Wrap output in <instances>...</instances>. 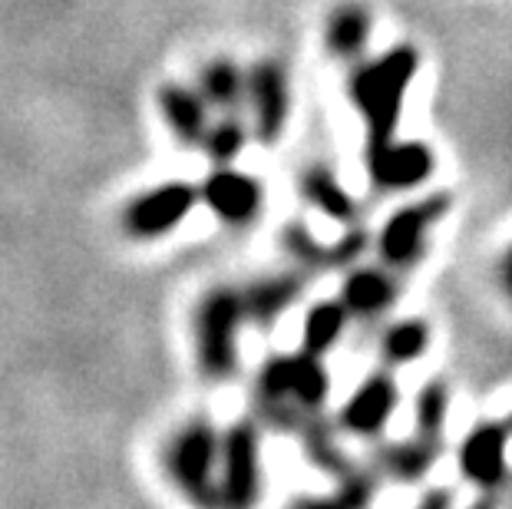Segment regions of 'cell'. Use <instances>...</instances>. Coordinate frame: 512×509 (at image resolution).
I'll return each mask as SVG.
<instances>
[{
	"label": "cell",
	"instance_id": "1",
	"mask_svg": "<svg viewBox=\"0 0 512 509\" xmlns=\"http://www.w3.org/2000/svg\"><path fill=\"white\" fill-rule=\"evenodd\" d=\"M420 73V50L410 43L384 50L380 57L361 60L347 80V96L367 129V143H390L407 103L410 83Z\"/></svg>",
	"mask_w": 512,
	"mask_h": 509
},
{
	"label": "cell",
	"instance_id": "2",
	"mask_svg": "<svg viewBox=\"0 0 512 509\" xmlns=\"http://www.w3.org/2000/svg\"><path fill=\"white\" fill-rule=\"evenodd\" d=\"M331 397V374L324 357L298 351L275 354L261 364L255 400L258 410L275 427H301V414H321V407Z\"/></svg>",
	"mask_w": 512,
	"mask_h": 509
},
{
	"label": "cell",
	"instance_id": "3",
	"mask_svg": "<svg viewBox=\"0 0 512 509\" xmlns=\"http://www.w3.org/2000/svg\"><path fill=\"white\" fill-rule=\"evenodd\" d=\"M248 324L242 288L219 285L209 288L195 305L192 338H195V361L209 381H228L238 371V341Z\"/></svg>",
	"mask_w": 512,
	"mask_h": 509
},
{
	"label": "cell",
	"instance_id": "4",
	"mask_svg": "<svg viewBox=\"0 0 512 509\" xmlns=\"http://www.w3.org/2000/svg\"><path fill=\"white\" fill-rule=\"evenodd\" d=\"M222 437L209 420H192L166 447V473L172 486L199 509H222L219 500Z\"/></svg>",
	"mask_w": 512,
	"mask_h": 509
},
{
	"label": "cell",
	"instance_id": "5",
	"mask_svg": "<svg viewBox=\"0 0 512 509\" xmlns=\"http://www.w3.org/2000/svg\"><path fill=\"white\" fill-rule=\"evenodd\" d=\"M450 192H433L427 199H417L410 205L397 209L384 222V229L377 232L374 245L377 255L390 272H407L427 255L430 232L437 229V222H443V215L450 212Z\"/></svg>",
	"mask_w": 512,
	"mask_h": 509
},
{
	"label": "cell",
	"instance_id": "6",
	"mask_svg": "<svg viewBox=\"0 0 512 509\" xmlns=\"http://www.w3.org/2000/svg\"><path fill=\"white\" fill-rule=\"evenodd\" d=\"M261 496V430L255 420H235L222 433L219 500L222 509H255Z\"/></svg>",
	"mask_w": 512,
	"mask_h": 509
},
{
	"label": "cell",
	"instance_id": "7",
	"mask_svg": "<svg viewBox=\"0 0 512 509\" xmlns=\"http://www.w3.org/2000/svg\"><path fill=\"white\" fill-rule=\"evenodd\" d=\"M195 202H202V199H199V189L189 186V182H162L156 189L139 192V196L126 205L123 229L133 238H139V242H152V238L176 232L192 215Z\"/></svg>",
	"mask_w": 512,
	"mask_h": 509
},
{
	"label": "cell",
	"instance_id": "8",
	"mask_svg": "<svg viewBox=\"0 0 512 509\" xmlns=\"http://www.w3.org/2000/svg\"><path fill=\"white\" fill-rule=\"evenodd\" d=\"M370 186L377 192H413L433 176L437 153L420 139H390V143H367L364 149Z\"/></svg>",
	"mask_w": 512,
	"mask_h": 509
},
{
	"label": "cell",
	"instance_id": "9",
	"mask_svg": "<svg viewBox=\"0 0 512 509\" xmlns=\"http://www.w3.org/2000/svg\"><path fill=\"white\" fill-rule=\"evenodd\" d=\"M248 113L252 136L261 146H278L291 119V83L288 70L278 60H258L248 70Z\"/></svg>",
	"mask_w": 512,
	"mask_h": 509
},
{
	"label": "cell",
	"instance_id": "10",
	"mask_svg": "<svg viewBox=\"0 0 512 509\" xmlns=\"http://www.w3.org/2000/svg\"><path fill=\"white\" fill-rule=\"evenodd\" d=\"M509 420H483L460 440L456 450V467L463 480H470L479 490H499L509 476Z\"/></svg>",
	"mask_w": 512,
	"mask_h": 509
},
{
	"label": "cell",
	"instance_id": "11",
	"mask_svg": "<svg viewBox=\"0 0 512 509\" xmlns=\"http://www.w3.org/2000/svg\"><path fill=\"white\" fill-rule=\"evenodd\" d=\"M397 404H400V391H397L394 374L377 371L347 394L341 410H337L334 424L344 433H351V437L374 440L387 430L390 417L397 414Z\"/></svg>",
	"mask_w": 512,
	"mask_h": 509
},
{
	"label": "cell",
	"instance_id": "12",
	"mask_svg": "<svg viewBox=\"0 0 512 509\" xmlns=\"http://www.w3.org/2000/svg\"><path fill=\"white\" fill-rule=\"evenodd\" d=\"M199 199L219 222L242 229V225H252L265 209V186L248 172L215 166L212 176H205L199 186Z\"/></svg>",
	"mask_w": 512,
	"mask_h": 509
},
{
	"label": "cell",
	"instance_id": "13",
	"mask_svg": "<svg viewBox=\"0 0 512 509\" xmlns=\"http://www.w3.org/2000/svg\"><path fill=\"white\" fill-rule=\"evenodd\" d=\"M281 245L298 262L304 272H341V268H354L361 255L370 248V232L351 225L337 242H318L304 225L291 222L281 229Z\"/></svg>",
	"mask_w": 512,
	"mask_h": 509
},
{
	"label": "cell",
	"instance_id": "14",
	"mask_svg": "<svg viewBox=\"0 0 512 509\" xmlns=\"http://www.w3.org/2000/svg\"><path fill=\"white\" fill-rule=\"evenodd\" d=\"M304 285H308V272L304 268L301 272H271L255 278L252 285L242 288L248 321L258 324L261 331H271L281 314L294 308V301H301Z\"/></svg>",
	"mask_w": 512,
	"mask_h": 509
},
{
	"label": "cell",
	"instance_id": "15",
	"mask_svg": "<svg viewBox=\"0 0 512 509\" xmlns=\"http://www.w3.org/2000/svg\"><path fill=\"white\" fill-rule=\"evenodd\" d=\"M344 308L351 311V318L374 321L380 314H387L397 301V275L390 268H374V265H354L347 268V278L341 285Z\"/></svg>",
	"mask_w": 512,
	"mask_h": 509
},
{
	"label": "cell",
	"instance_id": "16",
	"mask_svg": "<svg viewBox=\"0 0 512 509\" xmlns=\"http://www.w3.org/2000/svg\"><path fill=\"white\" fill-rule=\"evenodd\" d=\"M159 113L166 119L169 133L179 146H202L209 133V103L199 93V86L185 83H162L159 86Z\"/></svg>",
	"mask_w": 512,
	"mask_h": 509
},
{
	"label": "cell",
	"instance_id": "17",
	"mask_svg": "<svg viewBox=\"0 0 512 509\" xmlns=\"http://www.w3.org/2000/svg\"><path fill=\"white\" fill-rule=\"evenodd\" d=\"M298 192L311 209L328 215L331 222H341L344 229H351V225H357V219H361V209H357L354 196L344 189V182L337 179L331 166H324V162H311V166L301 169Z\"/></svg>",
	"mask_w": 512,
	"mask_h": 509
},
{
	"label": "cell",
	"instance_id": "18",
	"mask_svg": "<svg viewBox=\"0 0 512 509\" xmlns=\"http://www.w3.org/2000/svg\"><path fill=\"white\" fill-rule=\"evenodd\" d=\"M440 453H443V440L413 433V437L403 443H384V447L374 453V460H377V470L387 473L390 480L417 483L437 467Z\"/></svg>",
	"mask_w": 512,
	"mask_h": 509
},
{
	"label": "cell",
	"instance_id": "19",
	"mask_svg": "<svg viewBox=\"0 0 512 509\" xmlns=\"http://www.w3.org/2000/svg\"><path fill=\"white\" fill-rule=\"evenodd\" d=\"M370 14L361 4H341L331 10L324 27V50L334 60H357L370 43Z\"/></svg>",
	"mask_w": 512,
	"mask_h": 509
},
{
	"label": "cell",
	"instance_id": "20",
	"mask_svg": "<svg viewBox=\"0 0 512 509\" xmlns=\"http://www.w3.org/2000/svg\"><path fill=\"white\" fill-rule=\"evenodd\" d=\"M195 86L205 96V103L222 113H235L238 106L248 103V73L238 70L235 60L228 57H215L212 63H205Z\"/></svg>",
	"mask_w": 512,
	"mask_h": 509
},
{
	"label": "cell",
	"instance_id": "21",
	"mask_svg": "<svg viewBox=\"0 0 512 509\" xmlns=\"http://www.w3.org/2000/svg\"><path fill=\"white\" fill-rule=\"evenodd\" d=\"M347 321H351V311L344 308L341 298H324L318 305H311L301 321V351L324 357L344 338Z\"/></svg>",
	"mask_w": 512,
	"mask_h": 509
},
{
	"label": "cell",
	"instance_id": "22",
	"mask_svg": "<svg viewBox=\"0 0 512 509\" xmlns=\"http://www.w3.org/2000/svg\"><path fill=\"white\" fill-rule=\"evenodd\" d=\"M337 427V424H334ZM331 424H324V420L318 414H311L308 424H301L298 437H301V447H304V457H308V463H314L318 470L337 476V480H344V476L357 473L351 457L341 450V443H337V433H334Z\"/></svg>",
	"mask_w": 512,
	"mask_h": 509
},
{
	"label": "cell",
	"instance_id": "23",
	"mask_svg": "<svg viewBox=\"0 0 512 509\" xmlns=\"http://www.w3.org/2000/svg\"><path fill=\"white\" fill-rule=\"evenodd\" d=\"M430 348V324L423 318H400L380 334V361L387 367H407Z\"/></svg>",
	"mask_w": 512,
	"mask_h": 509
},
{
	"label": "cell",
	"instance_id": "24",
	"mask_svg": "<svg viewBox=\"0 0 512 509\" xmlns=\"http://www.w3.org/2000/svg\"><path fill=\"white\" fill-rule=\"evenodd\" d=\"M446 417H450V387H446L443 377H433V381L420 387L417 400H413V427L423 437L443 440Z\"/></svg>",
	"mask_w": 512,
	"mask_h": 509
},
{
	"label": "cell",
	"instance_id": "25",
	"mask_svg": "<svg viewBox=\"0 0 512 509\" xmlns=\"http://www.w3.org/2000/svg\"><path fill=\"white\" fill-rule=\"evenodd\" d=\"M377 496V476L357 470L351 476H344L337 493L318 496V500H301L294 503V509H367Z\"/></svg>",
	"mask_w": 512,
	"mask_h": 509
},
{
	"label": "cell",
	"instance_id": "26",
	"mask_svg": "<svg viewBox=\"0 0 512 509\" xmlns=\"http://www.w3.org/2000/svg\"><path fill=\"white\" fill-rule=\"evenodd\" d=\"M245 146H248V126L232 113L219 119V123H212L209 133L202 139V153L209 156L215 166H232V162L245 153Z\"/></svg>",
	"mask_w": 512,
	"mask_h": 509
},
{
	"label": "cell",
	"instance_id": "27",
	"mask_svg": "<svg viewBox=\"0 0 512 509\" xmlns=\"http://www.w3.org/2000/svg\"><path fill=\"white\" fill-rule=\"evenodd\" d=\"M503 285H506L509 298H512V248H509V255L503 258Z\"/></svg>",
	"mask_w": 512,
	"mask_h": 509
},
{
	"label": "cell",
	"instance_id": "28",
	"mask_svg": "<svg viewBox=\"0 0 512 509\" xmlns=\"http://www.w3.org/2000/svg\"><path fill=\"white\" fill-rule=\"evenodd\" d=\"M470 509H493V503L483 500V503H476V506H470Z\"/></svg>",
	"mask_w": 512,
	"mask_h": 509
},
{
	"label": "cell",
	"instance_id": "29",
	"mask_svg": "<svg viewBox=\"0 0 512 509\" xmlns=\"http://www.w3.org/2000/svg\"><path fill=\"white\" fill-rule=\"evenodd\" d=\"M509 427H512V417H509Z\"/></svg>",
	"mask_w": 512,
	"mask_h": 509
}]
</instances>
